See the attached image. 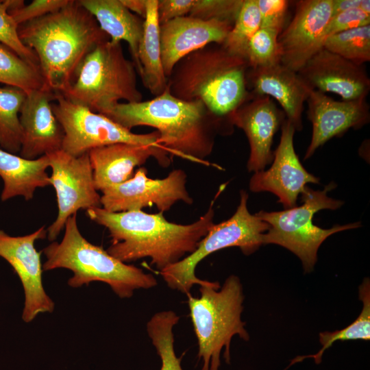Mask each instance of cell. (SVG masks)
I'll return each instance as SVG.
<instances>
[{"label": "cell", "mask_w": 370, "mask_h": 370, "mask_svg": "<svg viewBox=\"0 0 370 370\" xmlns=\"http://www.w3.org/2000/svg\"><path fill=\"white\" fill-rule=\"evenodd\" d=\"M219 190L206 212L188 225L169 222L162 212H110L99 207L86 210V214L108 231L111 244L106 251L110 255L126 264L149 258L161 271L193 253L214 224L213 206L223 188Z\"/></svg>", "instance_id": "6da1fadb"}, {"label": "cell", "mask_w": 370, "mask_h": 370, "mask_svg": "<svg viewBox=\"0 0 370 370\" xmlns=\"http://www.w3.org/2000/svg\"><path fill=\"white\" fill-rule=\"evenodd\" d=\"M102 114L130 131L137 126L155 128L160 145L171 154L205 164H209L205 158L212 151L215 133L232 130L201 101L177 98L168 87L150 100L121 102Z\"/></svg>", "instance_id": "7a4b0ae2"}, {"label": "cell", "mask_w": 370, "mask_h": 370, "mask_svg": "<svg viewBox=\"0 0 370 370\" xmlns=\"http://www.w3.org/2000/svg\"><path fill=\"white\" fill-rule=\"evenodd\" d=\"M22 42L36 54L46 86L62 93L72 82L84 57L110 40L94 16L79 3L18 25Z\"/></svg>", "instance_id": "3957f363"}, {"label": "cell", "mask_w": 370, "mask_h": 370, "mask_svg": "<svg viewBox=\"0 0 370 370\" xmlns=\"http://www.w3.org/2000/svg\"><path fill=\"white\" fill-rule=\"evenodd\" d=\"M247 60L220 44H210L180 60L168 77L170 92L185 101H201L216 117L230 124V115L250 96Z\"/></svg>", "instance_id": "277c9868"}, {"label": "cell", "mask_w": 370, "mask_h": 370, "mask_svg": "<svg viewBox=\"0 0 370 370\" xmlns=\"http://www.w3.org/2000/svg\"><path fill=\"white\" fill-rule=\"evenodd\" d=\"M64 229L62 241H52L42 250L46 257L43 271L69 269L73 274L68 280L70 286L77 288L92 282H102L121 298L131 297L135 290L157 285L153 275L119 260L101 247L87 241L78 228L77 214L67 219Z\"/></svg>", "instance_id": "5b68a950"}, {"label": "cell", "mask_w": 370, "mask_h": 370, "mask_svg": "<svg viewBox=\"0 0 370 370\" xmlns=\"http://www.w3.org/2000/svg\"><path fill=\"white\" fill-rule=\"evenodd\" d=\"M199 297L188 294L190 315L198 341L201 370H219L221 353L230 362V343L238 335L248 341L249 335L241 319L244 295L240 279L232 275L221 287L210 282L199 287Z\"/></svg>", "instance_id": "8992f818"}, {"label": "cell", "mask_w": 370, "mask_h": 370, "mask_svg": "<svg viewBox=\"0 0 370 370\" xmlns=\"http://www.w3.org/2000/svg\"><path fill=\"white\" fill-rule=\"evenodd\" d=\"M134 63L126 58L121 42L106 40L83 59L69 86L61 93L69 101L103 114L124 101H143Z\"/></svg>", "instance_id": "52a82bcc"}, {"label": "cell", "mask_w": 370, "mask_h": 370, "mask_svg": "<svg viewBox=\"0 0 370 370\" xmlns=\"http://www.w3.org/2000/svg\"><path fill=\"white\" fill-rule=\"evenodd\" d=\"M335 187L333 182L321 190L306 186L301 195L303 202L301 206L282 211L261 210L256 213L269 225L263 234V245L275 244L287 249L299 258L306 273L311 272L317 261L318 250L328 237L362 225L360 222H354L324 229L314 224L313 217L317 212L325 209L336 210L344 204L328 195Z\"/></svg>", "instance_id": "ba28073f"}, {"label": "cell", "mask_w": 370, "mask_h": 370, "mask_svg": "<svg viewBox=\"0 0 370 370\" xmlns=\"http://www.w3.org/2000/svg\"><path fill=\"white\" fill-rule=\"evenodd\" d=\"M247 200V193L241 190L240 203L234 214L227 220L214 224L193 253L160 271L170 288L189 294L193 285L209 283L196 276L195 269L203 259L215 251L238 247L244 254L250 255L263 245V234L269 225L249 212Z\"/></svg>", "instance_id": "9c48e42d"}, {"label": "cell", "mask_w": 370, "mask_h": 370, "mask_svg": "<svg viewBox=\"0 0 370 370\" xmlns=\"http://www.w3.org/2000/svg\"><path fill=\"white\" fill-rule=\"evenodd\" d=\"M51 108L64 132L62 149L71 156H79L97 147L121 143L164 148L159 143L156 130L135 134L60 93L51 103Z\"/></svg>", "instance_id": "30bf717a"}, {"label": "cell", "mask_w": 370, "mask_h": 370, "mask_svg": "<svg viewBox=\"0 0 370 370\" xmlns=\"http://www.w3.org/2000/svg\"><path fill=\"white\" fill-rule=\"evenodd\" d=\"M47 156L58 204V214L47 229V237L54 241L67 219L79 210L101 207V195L95 186L88 153L73 156L60 149Z\"/></svg>", "instance_id": "8fae6325"}, {"label": "cell", "mask_w": 370, "mask_h": 370, "mask_svg": "<svg viewBox=\"0 0 370 370\" xmlns=\"http://www.w3.org/2000/svg\"><path fill=\"white\" fill-rule=\"evenodd\" d=\"M186 184L183 170H173L163 179H152L145 167H139L130 179L101 191V207L108 212H121L155 205L164 213L179 201L193 203Z\"/></svg>", "instance_id": "7c38bea8"}, {"label": "cell", "mask_w": 370, "mask_h": 370, "mask_svg": "<svg viewBox=\"0 0 370 370\" xmlns=\"http://www.w3.org/2000/svg\"><path fill=\"white\" fill-rule=\"evenodd\" d=\"M42 226L35 232L12 236L0 230V257L5 260L19 278L25 295L22 319L25 323L33 321L39 314L52 312L54 302L46 293L42 285L41 254L35 243L47 237Z\"/></svg>", "instance_id": "4fadbf2b"}, {"label": "cell", "mask_w": 370, "mask_h": 370, "mask_svg": "<svg viewBox=\"0 0 370 370\" xmlns=\"http://www.w3.org/2000/svg\"><path fill=\"white\" fill-rule=\"evenodd\" d=\"M280 128V140L273 152L271 166L255 172L249 186L254 193L274 194L284 209H288L297 206L298 197L307 184H319V178L306 170L295 151L294 126L286 119Z\"/></svg>", "instance_id": "5bb4252c"}, {"label": "cell", "mask_w": 370, "mask_h": 370, "mask_svg": "<svg viewBox=\"0 0 370 370\" xmlns=\"http://www.w3.org/2000/svg\"><path fill=\"white\" fill-rule=\"evenodd\" d=\"M332 16V0H300L289 24L278 36L280 61L298 72L323 48V34Z\"/></svg>", "instance_id": "9a60e30c"}, {"label": "cell", "mask_w": 370, "mask_h": 370, "mask_svg": "<svg viewBox=\"0 0 370 370\" xmlns=\"http://www.w3.org/2000/svg\"><path fill=\"white\" fill-rule=\"evenodd\" d=\"M273 101L266 95L251 96L229 116L230 124L241 129L249 144L250 153L247 163L249 172L264 170L272 162L273 137L286 119Z\"/></svg>", "instance_id": "2e32d148"}, {"label": "cell", "mask_w": 370, "mask_h": 370, "mask_svg": "<svg viewBox=\"0 0 370 370\" xmlns=\"http://www.w3.org/2000/svg\"><path fill=\"white\" fill-rule=\"evenodd\" d=\"M306 101L312 136L304 160L331 138L343 135L351 128L359 129L370 120L367 99L336 101L325 93L312 90Z\"/></svg>", "instance_id": "e0dca14e"}, {"label": "cell", "mask_w": 370, "mask_h": 370, "mask_svg": "<svg viewBox=\"0 0 370 370\" xmlns=\"http://www.w3.org/2000/svg\"><path fill=\"white\" fill-rule=\"evenodd\" d=\"M313 90L332 92L343 100L367 99L370 79L357 65L324 48L315 53L297 72Z\"/></svg>", "instance_id": "ac0fdd59"}, {"label": "cell", "mask_w": 370, "mask_h": 370, "mask_svg": "<svg viewBox=\"0 0 370 370\" xmlns=\"http://www.w3.org/2000/svg\"><path fill=\"white\" fill-rule=\"evenodd\" d=\"M57 95L47 88L27 94L19 114L20 156L34 160L62 149L64 132L51 108Z\"/></svg>", "instance_id": "d6986e66"}, {"label": "cell", "mask_w": 370, "mask_h": 370, "mask_svg": "<svg viewBox=\"0 0 370 370\" xmlns=\"http://www.w3.org/2000/svg\"><path fill=\"white\" fill-rule=\"evenodd\" d=\"M233 24L204 21L190 16L176 18L160 25L162 64L168 78L176 65L189 53L210 44H222Z\"/></svg>", "instance_id": "ffe728a7"}, {"label": "cell", "mask_w": 370, "mask_h": 370, "mask_svg": "<svg viewBox=\"0 0 370 370\" xmlns=\"http://www.w3.org/2000/svg\"><path fill=\"white\" fill-rule=\"evenodd\" d=\"M89 160L97 190L125 182L134 169L153 157L162 166L169 165L171 154L165 148L130 143H114L90 150Z\"/></svg>", "instance_id": "44dd1931"}, {"label": "cell", "mask_w": 370, "mask_h": 370, "mask_svg": "<svg viewBox=\"0 0 370 370\" xmlns=\"http://www.w3.org/2000/svg\"><path fill=\"white\" fill-rule=\"evenodd\" d=\"M246 80L250 92L274 98L295 130H302L304 105L313 89L297 72L280 62L268 66L249 68Z\"/></svg>", "instance_id": "7402d4cb"}, {"label": "cell", "mask_w": 370, "mask_h": 370, "mask_svg": "<svg viewBox=\"0 0 370 370\" xmlns=\"http://www.w3.org/2000/svg\"><path fill=\"white\" fill-rule=\"evenodd\" d=\"M94 16L101 29L112 42L125 41L140 75L138 49L143 33L144 19L129 10L121 0H79Z\"/></svg>", "instance_id": "603a6c76"}, {"label": "cell", "mask_w": 370, "mask_h": 370, "mask_svg": "<svg viewBox=\"0 0 370 370\" xmlns=\"http://www.w3.org/2000/svg\"><path fill=\"white\" fill-rule=\"evenodd\" d=\"M49 167L47 155L28 160L0 148V177L3 182L1 201L18 196L31 200L37 188L51 185Z\"/></svg>", "instance_id": "cb8c5ba5"}, {"label": "cell", "mask_w": 370, "mask_h": 370, "mask_svg": "<svg viewBox=\"0 0 370 370\" xmlns=\"http://www.w3.org/2000/svg\"><path fill=\"white\" fill-rule=\"evenodd\" d=\"M157 6L158 0H147L143 33L138 49L140 77L144 86L154 97L161 95L168 87V78L162 64Z\"/></svg>", "instance_id": "d4e9b609"}, {"label": "cell", "mask_w": 370, "mask_h": 370, "mask_svg": "<svg viewBox=\"0 0 370 370\" xmlns=\"http://www.w3.org/2000/svg\"><path fill=\"white\" fill-rule=\"evenodd\" d=\"M27 93L20 88L0 86V148L8 152L19 153L22 129L19 120L21 107Z\"/></svg>", "instance_id": "484cf974"}, {"label": "cell", "mask_w": 370, "mask_h": 370, "mask_svg": "<svg viewBox=\"0 0 370 370\" xmlns=\"http://www.w3.org/2000/svg\"><path fill=\"white\" fill-rule=\"evenodd\" d=\"M0 84L20 88L27 94L33 90L47 88L39 66L23 59L1 42Z\"/></svg>", "instance_id": "4316f807"}, {"label": "cell", "mask_w": 370, "mask_h": 370, "mask_svg": "<svg viewBox=\"0 0 370 370\" xmlns=\"http://www.w3.org/2000/svg\"><path fill=\"white\" fill-rule=\"evenodd\" d=\"M359 298L362 302V309L354 322L341 330L321 332L319 338L322 345L321 349L316 354L295 358L291 365L307 358H313L317 363H319L325 350L338 341H369L370 339V282L369 278L364 279L359 286Z\"/></svg>", "instance_id": "83f0119b"}, {"label": "cell", "mask_w": 370, "mask_h": 370, "mask_svg": "<svg viewBox=\"0 0 370 370\" xmlns=\"http://www.w3.org/2000/svg\"><path fill=\"white\" fill-rule=\"evenodd\" d=\"M180 317L173 310L154 314L147 323V332L161 360L160 370H183L182 357L176 356L174 349L173 327Z\"/></svg>", "instance_id": "f1b7e54d"}, {"label": "cell", "mask_w": 370, "mask_h": 370, "mask_svg": "<svg viewBox=\"0 0 370 370\" xmlns=\"http://www.w3.org/2000/svg\"><path fill=\"white\" fill-rule=\"evenodd\" d=\"M323 48L363 66L370 60V25L332 35L324 40Z\"/></svg>", "instance_id": "f546056e"}, {"label": "cell", "mask_w": 370, "mask_h": 370, "mask_svg": "<svg viewBox=\"0 0 370 370\" xmlns=\"http://www.w3.org/2000/svg\"><path fill=\"white\" fill-rule=\"evenodd\" d=\"M260 27L257 0H243L231 30L221 45L229 52L245 58L247 45Z\"/></svg>", "instance_id": "4dcf8cb0"}, {"label": "cell", "mask_w": 370, "mask_h": 370, "mask_svg": "<svg viewBox=\"0 0 370 370\" xmlns=\"http://www.w3.org/2000/svg\"><path fill=\"white\" fill-rule=\"evenodd\" d=\"M275 29L260 27L249 40L245 53L249 68L268 66L280 63L278 38Z\"/></svg>", "instance_id": "1f68e13d"}, {"label": "cell", "mask_w": 370, "mask_h": 370, "mask_svg": "<svg viewBox=\"0 0 370 370\" xmlns=\"http://www.w3.org/2000/svg\"><path fill=\"white\" fill-rule=\"evenodd\" d=\"M24 3L21 0H0V42L10 48L23 59L39 66L35 53L21 40L18 25L9 13L10 9Z\"/></svg>", "instance_id": "d6a6232c"}, {"label": "cell", "mask_w": 370, "mask_h": 370, "mask_svg": "<svg viewBox=\"0 0 370 370\" xmlns=\"http://www.w3.org/2000/svg\"><path fill=\"white\" fill-rule=\"evenodd\" d=\"M243 0H195L188 16L204 21L217 20L234 25Z\"/></svg>", "instance_id": "836d02e7"}, {"label": "cell", "mask_w": 370, "mask_h": 370, "mask_svg": "<svg viewBox=\"0 0 370 370\" xmlns=\"http://www.w3.org/2000/svg\"><path fill=\"white\" fill-rule=\"evenodd\" d=\"M69 0H34L27 5L10 9L9 13L18 25L42 17L64 7Z\"/></svg>", "instance_id": "e575fe53"}, {"label": "cell", "mask_w": 370, "mask_h": 370, "mask_svg": "<svg viewBox=\"0 0 370 370\" xmlns=\"http://www.w3.org/2000/svg\"><path fill=\"white\" fill-rule=\"evenodd\" d=\"M260 14V27L280 32L283 30L290 1L287 0H257Z\"/></svg>", "instance_id": "d590c367"}, {"label": "cell", "mask_w": 370, "mask_h": 370, "mask_svg": "<svg viewBox=\"0 0 370 370\" xmlns=\"http://www.w3.org/2000/svg\"><path fill=\"white\" fill-rule=\"evenodd\" d=\"M370 25V15L359 8L348 10L332 16L323 34L324 40L334 34L349 29Z\"/></svg>", "instance_id": "8d00e7d4"}, {"label": "cell", "mask_w": 370, "mask_h": 370, "mask_svg": "<svg viewBox=\"0 0 370 370\" xmlns=\"http://www.w3.org/2000/svg\"><path fill=\"white\" fill-rule=\"evenodd\" d=\"M195 0H158L157 13L160 25L172 19L188 16Z\"/></svg>", "instance_id": "74e56055"}, {"label": "cell", "mask_w": 370, "mask_h": 370, "mask_svg": "<svg viewBox=\"0 0 370 370\" xmlns=\"http://www.w3.org/2000/svg\"><path fill=\"white\" fill-rule=\"evenodd\" d=\"M123 5L132 12H134L145 19L147 13V0H121Z\"/></svg>", "instance_id": "f35d334b"}, {"label": "cell", "mask_w": 370, "mask_h": 370, "mask_svg": "<svg viewBox=\"0 0 370 370\" xmlns=\"http://www.w3.org/2000/svg\"><path fill=\"white\" fill-rule=\"evenodd\" d=\"M361 0H332V16L348 10L359 8Z\"/></svg>", "instance_id": "ab89813d"}, {"label": "cell", "mask_w": 370, "mask_h": 370, "mask_svg": "<svg viewBox=\"0 0 370 370\" xmlns=\"http://www.w3.org/2000/svg\"><path fill=\"white\" fill-rule=\"evenodd\" d=\"M359 9L361 10L366 14L370 15V1L361 0Z\"/></svg>", "instance_id": "60d3db41"}]
</instances>
